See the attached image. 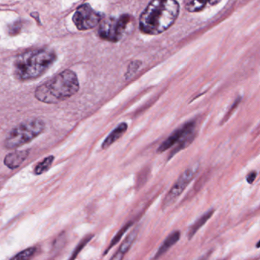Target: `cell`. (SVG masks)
<instances>
[{
    "label": "cell",
    "instance_id": "obj_12",
    "mask_svg": "<svg viewBox=\"0 0 260 260\" xmlns=\"http://www.w3.org/2000/svg\"><path fill=\"white\" fill-rule=\"evenodd\" d=\"M214 212H215L214 209H210V210L208 211L204 215H201L200 218H198L193 223V224L189 228V232H188V238H189V239H192L195 236V234L198 232V231L201 228H203L204 224H206L207 221L210 219L211 217L213 215Z\"/></svg>",
    "mask_w": 260,
    "mask_h": 260
},
{
    "label": "cell",
    "instance_id": "obj_7",
    "mask_svg": "<svg viewBox=\"0 0 260 260\" xmlns=\"http://www.w3.org/2000/svg\"><path fill=\"white\" fill-rule=\"evenodd\" d=\"M198 165H193L190 168L186 169L183 174L179 177L177 181L174 183L172 187L171 188L169 192H168L167 195L165 197L164 200L163 202V209H165L166 208L169 207L171 205L174 204L177 199L180 197L183 191L187 187L188 185L192 181V179L196 175L197 172L198 170Z\"/></svg>",
    "mask_w": 260,
    "mask_h": 260
},
{
    "label": "cell",
    "instance_id": "obj_18",
    "mask_svg": "<svg viewBox=\"0 0 260 260\" xmlns=\"http://www.w3.org/2000/svg\"><path fill=\"white\" fill-rule=\"evenodd\" d=\"M92 238H93V235H90V236H87L86 238H84V239L79 243L77 247L75 249V251L73 252V254H72L71 258H70V260H74L76 259V257L77 256V255L79 254V252H80L81 250H82V249L86 245L87 243H88Z\"/></svg>",
    "mask_w": 260,
    "mask_h": 260
},
{
    "label": "cell",
    "instance_id": "obj_21",
    "mask_svg": "<svg viewBox=\"0 0 260 260\" xmlns=\"http://www.w3.org/2000/svg\"><path fill=\"white\" fill-rule=\"evenodd\" d=\"M256 176H257L256 171H252L251 173H250V174L247 176V181L250 184H252V183L254 182V180H256Z\"/></svg>",
    "mask_w": 260,
    "mask_h": 260
},
{
    "label": "cell",
    "instance_id": "obj_22",
    "mask_svg": "<svg viewBox=\"0 0 260 260\" xmlns=\"http://www.w3.org/2000/svg\"><path fill=\"white\" fill-rule=\"evenodd\" d=\"M124 256H125V255H124L123 253H121L120 251L118 250L117 253H116L110 260H122L123 259Z\"/></svg>",
    "mask_w": 260,
    "mask_h": 260
},
{
    "label": "cell",
    "instance_id": "obj_19",
    "mask_svg": "<svg viewBox=\"0 0 260 260\" xmlns=\"http://www.w3.org/2000/svg\"><path fill=\"white\" fill-rule=\"evenodd\" d=\"M241 98H239V99H237L236 101H235V103H234V105H232V108H230V109L229 110L228 113H227V114H226L225 117H224V120H223V121L225 122L226 120H227V119L229 118V117L232 116V114H233L234 111H235V109H236L237 108H238V105H239L240 102H241Z\"/></svg>",
    "mask_w": 260,
    "mask_h": 260
},
{
    "label": "cell",
    "instance_id": "obj_3",
    "mask_svg": "<svg viewBox=\"0 0 260 260\" xmlns=\"http://www.w3.org/2000/svg\"><path fill=\"white\" fill-rule=\"evenodd\" d=\"M56 59V53L47 49L25 52L15 59L14 75L19 81L33 80L44 74Z\"/></svg>",
    "mask_w": 260,
    "mask_h": 260
},
{
    "label": "cell",
    "instance_id": "obj_10",
    "mask_svg": "<svg viewBox=\"0 0 260 260\" xmlns=\"http://www.w3.org/2000/svg\"><path fill=\"white\" fill-rule=\"evenodd\" d=\"M180 239V232L179 231H175V232L171 233L169 236L167 237L166 240L163 241L162 245L159 248L158 251L156 253L154 259H159L160 256H163V254L166 253L172 246L175 245Z\"/></svg>",
    "mask_w": 260,
    "mask_h": 260
},
{
    "label": "cell",
    "instance_id": "obj_1",
    "mask_svg": "<svg viewBox=\"0 0 260 260\" xmlns=\"http://www.w3.org/2000/svg\"><path fill=\"white\" fill-rule=\"evenodd\" d=\"M179 12L176 0H153L140 16V30L148 35L161 34L174 24Z\"/></svg>",
    "mask_w": 260,
    "mask_h": 260
},
{
    "label": "cell",
    "instance_id": "obj_16",
    "mask_svg": "<svg viewBox=\"0 0 260 260\" xmlns=\"http://www.w3.org/2000/svg\"><path fill=\"white\" fill-rule=\"evenodd\" d=\"M131 224H132L131 222L128 223V224H125V225L124 226L121 230H119V232L116 234L115 236L113 238L112 241H111V244H110L109 247L107 248V250L105 251V253H108V252L111 250V247H114V245H116V244L119 243L121 238H122V237L124 236V235L126 233L127 231L131 228Z\"/></svg>",
    "mask_w": 260,
    "mask_h": 260
},
{
    "label": "cell",
    "instance_id": "obj_13",
    "mask_svg": "<svg viewBox=\"0 0 260 260\" xmlns=\"http://www.w3.org/2000/svg\"><path fill=\"white\" fill-rule=\"evenodd\" d=\"M219 2L220 0H186V7L189 12H196L203 10L208 4L214 6Z\"/></svg>",
    "mask_w": 260,
    "mask_h": 260
},
{
    "label": "cell",
    "instance_id": "obj_6",
    "mask_svg": "<svg viewBox=\"0 0 260 260\" xmlns=\"http://www.w3.org/2000/svg\"><path fill=\"white\" fill-rule=\"evenodd\" d=\"M195 126V123L193 121H191L183 125L180 129L176 130L159 147L158 152H164L177 143H180V145L177 147L176 151L172 153V156L177 151L183 149L186 145H188L187 142H191V139H189V138L192 137Z\"/></svg>",
    "mask_w": 260,
    "mask_h": 260
},
{
    "label": "cell",
    "instance_id": "obj_8",
    "mask_svg": "<svg viewBox=\"0 0 260 260\" xmlns=\"http://www.w3.org/2000/svg\"><path fill=\"white\" fill-rule=\"evenodd\" d=\"M102 18V14L96 12L90 5L84 4L76 9L73 21L79 30H85L96 27Z\"/></svg>",
    "mask_w": 260,
    "mask_h": 260
},
{
    "label": "cell",
    "instance_id": "obj_14",
    "mask_svg": "<svg viewBox=\"0 0 260 260\" xmlns=\"http://www.w3.org/2000/svg\"><path fill=\"white\" fill-rule=\"evenodd\" d=\"M137 234H138V229L137 228L134 229L132 232H130L128 234V236L126 237L125 240H124L123 242L121 244L120 247H119V251H120L121 253H123L124 255L130 250L131 246L134 244V241H135L136 238H137Z\"/></svg>",
    "mask_w": 260,
    "mask_h": 260
},
{
    "label": "cell",
    "instance_id": "obj_9",
    "mask_svg": "<svg viewBox=\"0 0 260 260\" xmlns=\"http://www.w3.org/2000/svg\"><path fill=\"white\" fill-rule=\"evenodd\" d=\"M29 151V150H22L15 151L7 154L4 159L5 165L10 169L18 168L28 157Z\"/></svg>",
    "mask_w": 260,
    "mask_h": 260
},
{
    "label": "cell",
    "instance_id": "obj_15",
    "mask_svg": "<svg viewBox=\"0 0 260 260\" xmlns=\"http://www.w3.org/2000/svg\"><path fill=\"white\" fill-rule=\"evenodd\" d=\"M53 159H54L53 156H48V157H45L42 161L38 163L36 167H35V170H34L35 174L40 175V174H42L43 173L46 172L50 168L52 164H53Z\"/></svg>",
    "mask_w": 260,
    "mask_h": 260
},
{
    "label": "cell",
    "instance_id": "obj_23",
    "mask_svg": "<svg viewBox=\"0 0 260 260\" xmlns=\"http://www.w3.org/2000/svg\"><path fill=\"white\" fill-rule=\"evenodd\" d=\"M198 260H206V256H203V257H201V259Z\"/></svg>",
    "mask_w": 260,
    "mask_h": 260
},
{
    "label": "cell",
    "instance_id": "obj_20",
    "mask_svg": "<svg viewBox=\"0 0 260 260\" xmlns=\"http://www.w3.org/2000/svg\"><path fill=\"white\" fill-rule=\"evenodd\" d=\"M21 23L19 21H16V22L12 23V26L9 27V30L11 31V35H15L18 30H20L21 28Z\"/></svg>",
    "mask_w": 260,
    "mask_h": 260
},
{
    "label": "cell",
    "instance_id": "obj_5",
    "mask_svg": "<svg viewBox=\"0 0 260 260\" xmlns=\"http://www.w3.org/2000/svg\"><path fill=\"white\" fill-rule=\"evenodd\" d=\"M131 21V17L128 15H123L119 18L111 17L104 19L99 26V36L105 41L117 42L122 39Z\"/></svg>",
    "mask_w": 260,
    "mask_h": 260
},
{
    "label": "cell",
    "instance_id": "obj_4",
    "mask_svg": "<svg viewBox=\"0 0 260 260\" xmlns=\"http://www.w3.org/2000/svg\"><path fill=\"white\" fill-rule=\"evenodd\" d=\"M45 124L40 119L24 122L14 128L5 140L6 148L13 149L28 143L44 132Z\"/></svg>",
    "mask_w": 260,
    "mask_h": 260
},
{
    "label": "cell",
    "instance_id": "obj_2",
    "mask_svg": "<svg viewBox=\"0 0 260 260\" xmlns=\"http://www.w3.org/2000/svg\"><path fill=\"white\" fill-rule=\"evenodd\" d=\"M79 83L74 72L66 70L35 90V98L45 104H56L74 95L79 91Z\"/></svg>",
    "mask_w": 260,
    "mask_h": 260
},
{
    "label": "cell",
    "instance_id": "obj_11",
    "mask_svg": "<svg viewBox=\"0 0 260 260\" xmlns=\"http://www.w3.org/2000/svg\"><path fill=\"white\" fill-rule=\"evenodd\" d=\"M127 129H128V124L126 123L119 124L105 139L102 145V149H106L108 147L111 146L113 143H114L118 139H120L125 134Z\"/></svg>",
    "mask_w": 260,
    "mask_h": 260
},
{
    "label": "cell",
    "instance_id": "obj_17",
    "mask_svg": "<svg viewBox=\"0 0 260 260\" xmlns=\"http://www.w3.org/2000/svg\"><path fill=\"white\" fill-rule=\"evenodd\" d=\"M35 252H36L35 247H29V248L22 250L18 254L15 255L10 260H29L34 256Z\"/></svg>",
    "mask_w": 260,
    "mask_h": 260
}]
</instances>
